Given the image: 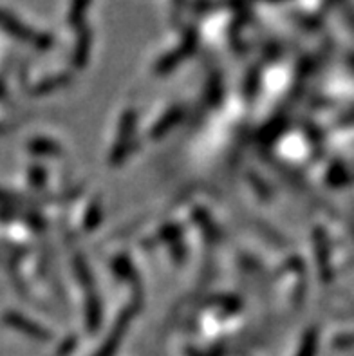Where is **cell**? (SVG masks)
Here are the masks:
<instances>
[{"mask_svg":"<svg viewBox=\"0 0 354 356\" xmlns=\"http://www.w3.org/2000/svg\"><path fill=\"white\" fill-rule=\"evenodd\" d=\"M0 27L11 33V35H15L17 38H20V40L27 42V44L31 45H36V47H45V45H49V38H47V36L33 31L31 27L20 22L18 18L13 17V15L4 13V11H0Z\"/></svg>","mask_w":354,"mask_h":356,"instance_id":"1","label":"cell"}]
</instances>
